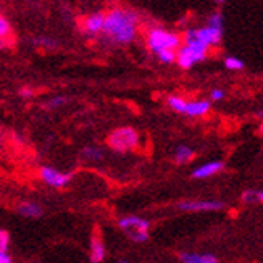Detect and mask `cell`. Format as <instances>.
<instances>
[{
    "mask_svg": "<svg viewBox=\"0 0 263 263\" xmlns=\"http://www.w3.org/2000/svg\"><path fill=\"white\" fill-rule=\"evenodd\" d=\"M141 28V16L126 7L110 8L105 13L102 37L113 45H129L136 41Z\"/></svg>",
    "mask_w": 263,
    "mask_h": 263,
    "instance_id": "6da1fadb",
    "label": "cell"
},
{
    "mask_svg": "<svg viewBox=\"0 0 263 263\" xmlns=\"http://www.w3.org/2000/svg\"><path fill=\"white\" fill-rule=\"evenodd\" d=\"M210 47L200 42L194 32V28L187 29L182 36V44L176 50V60L175 63L182 68V70H191L194 65H197L207 59Z\"/></svg>",
    "mask_w": 263,
    "mask_h": 263,
    "instance_id": "7a4b0ae2",
    "label": "cell"
},
{
    "mask_svg": "<svg viewBox=\"0 0 263 263\" xmlns=\"http://www.w3.org/2000/svg\"><path fill=\"white\" fill-rule=\"evenodd\" d=\"M145 44L147 49L157 55L162 50H178V47L182 44V37L178 32L154 26L145 34Z\"/></svg>",
    "mask_w": 263,
    "mask_h": 263,
    "instance_id": "3957f363",
    "label": "cell"
},
{
    "mask_svg": "<svg viewBox=\"0 0 263 263\" xmlns=\"http://www.w3.org/2000/svg\"><path fill=\"white\" fill-rule=\"evenodd\" d=\"M107 144H108V147L111 148V151L121 152V154L134 151V148L139 145V133H137L131 126L117 128L108 136Z\"/></svg>",
    "mask_w": 263,
    "mask_h": 263,
    "instance_id": "277c9868",
    "label": "cell"
},
{
    "mask_svg": "<svg viewBox=\"0 0 263 263\" xmlns=\"http://www.w3.org/2000/svg\"><path fill=\"white\" fill-rule=\"evenodd\" d=\"M118 226L133 242H145L148 239V228H151V223L141 218V216H134V215L123 216V218L118 220Z\"/></svg>",
    "mask_w": 263,
    "mask_h": 263,
    "instance_id": "5b68a950",
    "label": "cell"
},
{
    "mask_svg": "<svg viewBox=\"0 0 263 263\" xmlns=\"http://www.w3.org/2000/svg\"><path fill=\"white\" fill-rule=\"evenodd\" d=\"M39 176L47 186H52L57 189L68 186L73 179V173H63V171H59L52 166H42L39 170Z\"/></svg>",
    "mask_w": 263,
    "mask_h": 263,
    "instance_id": "8992f818",
    "label": "cell"
},
{
    "mask_svg": "<svg viewBox=\"0 0 263 263\" xmlns=\"http://www.w3.org/2000/svg\"><path fill=\"white\" fill-rule=\"evenodd\" d=\"M104 20H105L104 11H96V13H90L86 18H83V21H81L83 34H86L89 37L99 36L102 32V28H104Z\"/></svg>",
    "mask_w": 263,
    "mask_h": 263,
    "instance_id": "52a82bcc",
    "label": "cell"
},
{
    "mask_svg": "<svg viewBox=\"0 0 263 263\" xmlns=\"http://www.w3.org/2000/svg\"><path fill=\"white\" fill-rule=\"evenodd\" d=\"M178 209L184 212H216L223 210L224 203L218 200H186L181 202Z\"/></svg>",
    "mask_w": 263,
    "mask_h": 263,
    "instance_id": "ba28073f",
    "label": "cell"
},
{
    "mask_svg": "<svg viewBox=\"0 0 263 263\" xmlns=\"http://www.w3.org/2000/svg\"><path fill=\"white\" fill-rule=\"evenodd\" d=\"M194 32L200 42H203L209 47H216L223 41V29L212 28V26H203V28H194Z\"/></svg>",
    "mask_w": 263,
    "mask_h": 263,
    "instance_id": "9c48e42d",
    "label": "cell"
},
{
    "mask_svg": "<svg viewBox=\"0 0 263 263\" xmlns=\"http://www.w3.org/2000/svg\"><path fill=\"white\" fill-rule=\"evenodd\" d=\"M224 168V163L220 162V160H215V162H209V163H203L199 168H196L192 171V178L194 179H205V178H210Z\"/></svg>",
    "mask_w": 263,
    "mask_h": 263,
    "instance_id": "30bf717a",
    "label": "cell"
},
{
    "mask_svg": "<svg viewBox=\"0 0 263 263\" xmlns=\"http://www.w3.org/2000/svg\"><path fill=\"white\" fill-rule=\"evenodd\" d=\"M210 100H187L184 115L187 117H203L210 111Z\"/></svg>",
    "mask_w": 263,
    "mask_h": 263,
    "instance_id": "8fae6325",
    "label": "cell"
},
{
    "mask_svg": "<svg viewBox=\"0 0 263 263\" xmlns=\"http://www.w3.org/2000/svg\"><path fill=\"white\" fill-rule=\"evenodd\" d=\"M16 212L25 216V218H41L44 210L39 203L36 202H31V200H25V202H20L18 207H16Z\"/></svg>",
    "mask_w": 263,
    "mask_h": 263,
    "instance_id": "7c38bea8",
    "label": "cell"
},
{
    "mask_svg": "<svg viewBox=\"0 0 263 263\" xmlns=\"http://www.w3.org/2000/svg\"><path fill=\"white\" fill-rule=\"evenodd\" d=\"M89 258L92 263H100L105 258V246L99 236L90 237V255H89Z\"/></svg>",
    "mask_w": 263,
    "mask_h": 263,
    "instance_id": "4fadbf2b",
    "label": "cell"
},
{
    "mask_svg": "<svg viewBox=\"0 0 263 263\" xmlns=\"http://www.w3.org/2000/svg\"><path fill=\"white\" fill-rule=\"evenodd\" d=\"M182 263H218V258L212 254H181Z\"/></svg>",
    "mask_w": 263,
    "mask_h": 263,
    "instance_id": "5bb4252c",
    "label": "cell"
},
{
    "mask_svg": "<svg viewBox=\"0 0 263 263\" xmlns=\"http://www.w3.org/2000/svg\"><path fill=\"white\" fill-rule=\"evenodd\" d=\"M194 155H196V152H194L191 147H187V145H178L176 151H175V162L178 165L189 163L191 160L194 158Z\"/></svg>",
    "mask_w": 263,
    "mask_h": 263,
    "instance_id": "9a60e30c",
    "label": "cell"
},
{
    "mask_svg": "<svg viewBox=\"0 0 263 263\" xmlns=\"http://www.w3.org/2000/svg\"><path fill=\"white\" fill-rule=\"evenodd\" d=\"M83 158H86L87 162H100L102 158H104V151L99 147V145H94V144H90V145H86L83 148V152H81Z\"/></svg>",
    "mask_w": 263,
    "mask_h": 263,
    "instance_id": "2e32d148",
    "label": "cell"
},
{
    "mask_svg": "<svg viewBox=\"0 0 263 263\" xmlns=\"http://www.w3.org/2000/svg\"><path fill=\"white\" fill-rule=\"evenodd\" d=\"M13 31H11V23L5 18V16H2L0 15V41H4L8 47L11 44H13Z\"/></svg>",
    "mask_w": 263,
    "mask_h": 263,
    "instance_id": "e0dca14e",
    "label": "cell"
},
{
    "mask_svg": "<svg viewBox=\"0 0 263 263\" xmlns=\"http://www.w3.org/2000/svg\"><path fill=\"white\" fill-rule=\"evenodd\" d=\"M31 44L34 45V47L44 49V50H55V49H59V42H57L53 37H45V36H39V37L31 39Z\"/></svg>",
    "mask_w": 263,
    "mask_h": 263,
    "instance_id": "ac0fdd59",
    "label": "cell"
},
{
    "mask_svg": "<svg viewBox=\"0 0 263 263\" xmlns=\"http://www.w3.org/2000/svg\"><path fill=\"white\" fill-rule=\"evenodd\" d=\"M166 104H168V107L173 110V111H176V113H184L187 100L184 97H181V96H168L166 97Z\"/></svg>",
    "mask_w": 263,
    "mask_h": 263,
    "instance_id": "d6986e66",
    "label": "cell"
},
{
    "mask_svg": "<svg viewBox=\"0 0 263 263\" xmlns=\"http://www.w3.org/2000/svg\"><path fill=\"white\" fill-rule=\"evenodd\" d=\"M70 100L66 96H53L52 99H49L47 102H45V108L47 110H55V108H60L63 105H66V102Z\"/></svg>",
    "mask_w": 263,
    "mask_h": 263,
    "instance_id": "ffe728a7",
    "label": "cell"
},
{
    "mask_svg": "<svg viewBox=\"0 0 263 263\" xmlns=\"http://www.w3.org/2000/svg\"><path fill=\"white\" fill-rule=\"evenodd\" d=\"M223 25H224V18L221 15V11H213V13L207 18V26L223 29Z\"/></svg>",
    "mask_w": 263,
    "mask_h": 263,
    "instance_id": "44dd1931",
    "label": "cell"
},
{
    "mask_svg": "<svg viewBox=\"0 0 263 263\" xmlns=\"http://www.w3.org/2000/svg\"><path fill=\"white\" fill-rule=\"evenodd\" d=\"M224 66L228 68V70H231V71H239V70H242L246 65H244V62L241 59H237V57H226Z\"/></svg>",
    "mask_w": 263,
    "mask_h": 263,
    "instance_id": "7402d4cb",
    "label": "cell"
},
{
    "mask_svg": "<svg viewBox=\"0 0 263 263\" xmlns=\"http://www.w3.org/2000/svg\"><path fill=\"white\" fill-rule=\"evenodd\" d=\"M155 57L158 59V62H162L163 65H171L176 60V50H162V52H158Z\"/></svg>",
    "mask_w": 263,
    "mask_h": 263,
    "instance_id": "603a6c76",
    "label": "cell"
},
{
    "mask_svg": "<svg viewBox=\"0 0 263 263\" xmlns=\"http://www.w3.org/2000/svg\"><path fill=\"white\" fill-rule=\"evenodd\" d=\"M8 246H10V236H8V233L4 231V230H0V249L7 250Z\"/></svg>",
    "mask_w": 263,
    "mask_h": 263,
    "instance_id": "cb8c5ba5",
    "label": "cell"
},
{
    "mask_svg": "<svg viewBox=\"0 0 263 263\" xmlns=\"http://www.w3.org/2000/svg\"><path fill=\"white\" fill-rule=\"evenodd\" d=\"M20 97H23V99H31V97H34V96H36V90H34L32 87H21L20 89Z\"/></svg>",
    "mask_w": 263,
    "mask_h": 263,
    "instance_id": "d4e9b609",
    "label": "cell"
},
{
    "mask_svg": "<svg viewBox=\"0 0 263 263\" xmlns=\"http://www.w3.org/2000/svg\"><path fill=\"white\" fill-rule=\"evenodd\" d=\"M224 99V90L223 89H213L210 92V100L212 102H220Z\"/></svg>",
    "mask_w": 263,
    "mask_h": 263,
    "instance_id": "484cf974",
    "label": "cell"
},
{
    "mask_svg": "<svg viewBox=\"0 0 263 263\" xmlns=\"http://www.w3.org/2000/svg\"><path fill=\"white\" fill-rule=\"evenodd\" d=\"M242 200L246 203H252V202H257V197H255V191H246L242 194Z\"/></svg>",
    "mask_w": 263,
    "mask_h": 263,
    "instance_id": "4316f807",
    "label": "cell"
},
{
    "mask_svg": "<svg viewBox=\"0 0 263 263\" xmlns=\"http://www.w3.org/2000/svg\"><path fill=\"white\" fill-rule=\"evenodd\" d=\"M0 263H11V257L7 250L0 249Z\"/></svg>",
    "mask_w": 263,
    "mask_h": 263,
    "instance_id": "83f0119b",
    "label": "cell"
},
{
    "mask_svg": "<svg viewBox=\"0 0 263 263\" xmlns=\"http://www.w3.org/2000/svg\"><path fill=\"white\" fill-rule=\"evenodd\" d=\"M255 197L257 202H263V191H255Z\"/></svg>",
    "mask_w": 263,
    "mask_h": 263,
    "instance_id": "f1b7e54d",
    "label": "cell"
},
{
    "mask_svg": "<svg viewBox=\"0 0 263 263\" xmlns=\"http://www.w3.org/2000/svg\"><path fill=\"white\" fill-rule=\"evenodd\" d=\"M8 47V45L4 42V41H0V50H4V49H7Z\"/></svg>",
    "mask_w": 263,
    "mask_h": 263,
    "instance_id": "f546056e",
    "label": "cell"
},
{
    "mask_svg": "<svg viewBox=\"0 0 263 263\" xmlns=\"http://www.w3.org/2000/svg\"><path fill=\"white\" fill-rule=\"evenodd\" d=\"M213 2H216V4H224L226 0H213Z\"/></svg>",
    "mask_w": 263,
    "mask_h": 263,
    "instance_id": "4dcf8cb0",
    "label": "cell"
},
{
    "mask_svg": "<svg viewBox=\"0 0 263 263\" xmlns=\"http://www.w3.org/2000/svg\"><path fill=\"white\" fill-rule=\"evenodd\" d=\"M260 131L263 133V123H261V126H260Z\"/></svg>",
    "mask_w": 263,
    "mask_h": 263,
    "instance_id": "1f68e13d",
    "label": "cell"
},
{
    "mask_svg": "<svg viewBox=\"0 0 263 263\" xmlns=\"http://www.w3.org/2000/svg\"><path fill=\"white\" fill-rule=\"evenodd\" d=\"M0 144H2V134H0Z\"/></svg>",
    "mask_w": 263,
    "mask_h": 263,
    "instance_id": "d6a6232c",
    "label": "cell"
},
{
    "mask_svg": "<svg viewBox=\"0 0 263 263\" xmlns=\"http://www.w3.org/2000/svg\"><path fill=\"white\" fill-rule=\"evenodd\" d=\"M120 263H129V261H120Z\"/></svg>",
    "mask_w": 263,
    "mask_h": 263,
    "instance_id": "836d02e7",
    "label": "cell"
}]
</instances>
